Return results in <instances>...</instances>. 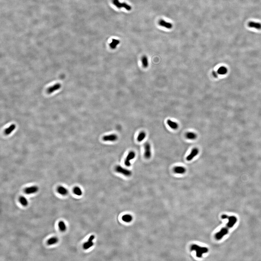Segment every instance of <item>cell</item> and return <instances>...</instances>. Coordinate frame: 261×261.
<instances>
[{
	"label": "cell",
	"mask_w": 261,
	"mask_h": 261,
	"mask_svg": "<svg viewBox=\"0 0 261 261\" xmlns=\"http://www.w3.org/2000/svg\"><path fill=\"white\" fill-rule=\"evenodd\" d=\"M199 152V150L197 148H194L192 149L190 154L186 157L187 161H191L192 160L195 156L198 154Z\"/></svg>",
	"instance_id": "8"
},
{
	"label": "cell",
	"mask_w": 261,
	"mask_h": 261,
	"mask_svg": "<svg viewBox=\"0 0 261 261\" xmlns=\"http://www.w3.org/2000/svg\"><path fill=\"white\" fill-rule=\"evenodd\" d=\"M115 170L116 172L122 174L127 177H130L132 174V172L131 170L123 168L120 165L116 166L115 168Z\"/></svg>",
	"instance_id": "3"
},
{
	"label": "cell",
	"mask_w": 261,
	"mask_h": 261,
	"mask_svg": "<svg viewBox=\"0 0 261 261\" xmlns=\"http://www.w3.org/2000/svg\"><path fill=\"white\" fill-rule=\"evenodd\" d=\"M218 73L215 72V71H213V75L215 77H217L218 76L217 75Z\"/></svg>",
	"instance_id": "28"
},
{
	"label": "cell",
	"mask_w": 261,
	"mask_h": 261,
	"mask_svg": "<svg viewBox=\"0 0 261 261\" xmlns=\"http://www.w3.org/2000/svg\"><path fill=\"white\" fill-rule=\"evenodd\" d=\"M142 64L144 67L146 68L148 66V61L147 57L146 56H143L141 59Z\"/></svg>",
	"instance_id": "24"
},
{
	"label": "cell",
	"mask_w": 261,
	"mask_h": 261,
	"mask_svg": "<svg viewBox=\"0 0 261 261\" xmlns=\"http://www.w3.org/2000/svg\"><path fill=\"white\" fill-rule=\"evenodd\" d=\"M227 69L224 67H221L218 70L217 73H218L219 74H220V75H224V74H226L227 72Z\"/></svg>",
	"instance_id": "25"
},
{
	"label": "cell",
	"mask_w": 261,
	"mask_h": 261,
	"mask_svg": "<svg viewBox=\"0 0 261 261\" xmlns=\"http://www.w3.org/2000/svg\"><path fill=\"white\" fill-rule=\"evenodd\" d=\"M39 188L38 186H34L27 188L24 190V192L27 194H34L37 192L38 191Z\"/></svg>",
	"instance_id": "9"
},
{
	"label": "cell",
	"mask_w": 261,
	"mask_h": 261,
	"mask_svg": "<svg viewBox=\"0 0 261 261\" xmlns=\"http://www.w3.org/2000/svg\"><path fill=\"white\" fill-rule=\"evenodd\" d=\"M173 171L177 174H183L186 172V169L183 166H176L173 169Z\"/></svg>",
	"instance_id": "12"
},
{
	"label": "cell",
	"mask_w": 261,
	"mask_h": 261,
	"mask_svg": "<svg viewBox=\"0 0 261 261\" xmlns=\"http://www.w3.org/2000/svg\"><path fill=\"white\" fill-rule=\"evenodd\" d=\"M16 127L15 125L13 124L11 125L8 128L6 129L4 131V133L6 135H9L11 132H13L15 130Z\"/></svg>",
	"instance_id": "17"
},
{
	"label": "cell",
	"mask_w": 261,
	"mask_h": 261,
	"mask_svg": "<svg viewBox=\"0 0 261 261\" xmlns=\"http://www.w3.org/2000/svg\"><path fill=\"white\" fill-rule=\"evenodd\" d=\"M186 138L189 140H194L197 138V135L193 132H188L186 134Z\"/></svg>",
	"instance_id": "18"
},
{
	"label": "cell",
	"mask_w": 261,
	"mask_h": 261,
	"mask_svg": "<svg viewBox=\"0 0 261 261\" xmlns=\"http://www.w3.org/2000/svg\"><path fill=\"white\" fill-rule=\"evenodd\" d=\"M61 84L60 83H56L54 86H52L48 88L47 90V93L48 94H51L55 91L61 88Z\"/></svg>",
	"instance_id": "11"
},
{
	"label": "cell",
	"mask_w": 261,
	"mask_h": 261,
	"mask_svg": "<svg viewBox=\"0 0 261 261\" xmlns=\"http://www.w3.org/2000/svg\"><path fill=\"white\" fill-rule=\"evenodd\" d=\"M248 26L250 28H254L258 30L261 29V23H260L250 22L248 23Z\"/></svg>",
	"instance_id": "13"
},
{
	"label": "cell",
	"mask_w": 261,
	"mask_h": 261,
	"mask_svg": "<svg viewBox=\"0 0 261 261\" xmlns=\"http://www.w3.org/2000/svg\"><path fill=\"white\" fill-rule=\"evenodd\" d=\"M144 157L146 159H150L152 155L151 147L149 143H146L144 144Z\"/></svg>",
	"instance_id": "6"
},
{
	"label": "cell",
	"mask_w": 261,
	"mask_h": 261,
	"mask_svg": "<svg viewBox=\"0 0 261 261\" xmlns=\"http://www.w3.org/2000/svg\"><path fill=\"white\" fill-rule=\"evenodd\" d=\"M113 3L117 8H124L128 11H130L131 10V7L130 6L125 3H121L119 2V0H113Z\"/></svg>",
	"instance_id": "5"
},
{
	"label": "cell",
	"mask_w": 261,
	"mask_h": 261,
	"mask_svg": "<svg viewBox=\"0 0 261 261\" xmlns=\"http://www.w3.org/2000/svg\"><path fill=\"white\" fill-rule=\"evenodd\" d=\"M136 156V153L134 151H130L128 154L124 161L125 166L129 167L131 165V161L134 159Z\"/></svg>",
	"instance_id": "4"
},
{
	"label": "cell",
	"mask_w": 261,
	"mask_h": 261,
	"mask_svg": "<svg viewBox=\"0 0 261 261\" xmlns=\"http://www.w3.org/2000/svg\"><path fill=\"white\" fill-rule=\"evenodd\" d=\"M103 140L105 141L114 142L118 139V137L115 134H111L105 135L103 137Z\"/></svg>",
	"instance_id": "7"
},
{
	"label": "cell",
	"mask_w": 261,
	"mask_h": 261,
	"mask_svg": "<svg viewBox=\"0 0 261 261\" xmlns=\"http://www.w3.org/2000/svg\"><path fill=\"white\" fill-rule=\"evenodd\" d=\"M191 251H195L196 252V256L200 258L202 257V254L207 253L208 249L206 247H201L196 245H193L191 247Z\"/></svg>",
	"instance_id": "2"
},
{
	"label": "cell",
	"mask_w": 261,
	"mask_h": 261,
	"mask_svg": "<svg viewBox=\"0 0 261 261\" xmlns=\"http://www.w3.org/2000/svg\"><path fill=\"white\" fill-rule=\"evenodd\" d=\"M58 239L56 237L50 238L47 241V244L49 245H52L56 244L58 242Z\"/></svg>",
	"instance_id": "19"
},
{
	"label": "cell",
	"mask_w": 261,
	"mask_h": 261,
	"mask_svg": "<svg viewBox=\"0 0 261 261\" xmlns=\"http://www.w3.org/2000/svg\"><path fill=\"white\" fill-rule=\"evenodd\" d=\"M221 218L224 220L227 219L228 220V222L224 227H223L220 231L215 234V237L217 240H221L224 236L226 235L229 233L230 229L233 227L238 221L237 217L234 215L229 216L224 214L222 215Z\"/></svg>",
	"instance_id": "1"
},
{
	"label": "cell",
	"mask_w": 261,
	"mask_h": 261,
	"mask_svg": "<svg viewBox=\"0 0 261 261\" xmlns=\"http://www.w3.org/2000/svg\"><path fill=\"white\" fill-rule=\"evenodd\" d=\"M94 239V235H92L90 237L88 241L85 243L83 245V248L85 249H87L92 247L93 245V240Z\"/></svg>",
	"instance_id": "10"
},
{
	"label": "cell",
	"mask_w": 261,
	"mask_h": 261,
	"mask_svg": "<svg viewBox=\"0 0 261 261\" xmlns=\"http://www.w3.org/2000/svg\"><path fill=\"white\" fill-rule=\"evenodd\" d=\"M122 220L124 222H131L132 220V217L131 215H124L122 217Z\"/></svg>",
	"instance_id": "26"
},
{
	"label": "cell",
	"mask_w": 261,
	"mask_h": 261,
	"mask_svg": "<svg viewBox=\"0 0 261 261\" xmlns=\"http://www.w3.org/2000/svg\"><path fill=\"white\" fill-rule=\"evenodd\" d=\"M146 134L144 131H142L140 132L138 134V137H137V140L138 142H141L143 141L144 138H146Z\"/></svg>",
	"instance_id": "20"
},
{
	"label": "cell",
	"mask_w": 261,
	"mask_h": 261,
	"mask_svg": "<svg viewBox=\"0 0 261 261\" xmlns=\"http://www.w3.org/2000/svg\"><path fill=\"white\" fill-rule=\"evenodd\" d=\"M167 123L169 127L173 130H176L179 127L178 123L170 119L167 121Z\"/></svg>",
	"instance_id": "15"
},
{
	"label": "cell",
	"mask_w": 261,
	"mask_h": 261,
	"mask_svg": "<svg viewBox=\"0 0 261 261\" xmlns=\"http://www.w3.org/2000/svg\"><path fill=\"white\" fill-rule=\"evenodd\" d=\"M19 200V202L20 204L23 206H27L28 205V202L27 199L25 197H23V196L20 197Z\"/></svg>",
	"instance_id": "22"
},
{
	"label": "cell",
	"mask_w": 261,
	"mask_h": 261,
	"mask_svg": "<svg viewBox=\"0 0 261 261\" xmlns=\"http://www.w3.org/2000/svg\"><path fill=\"white\" fill-rule=\"evenodd\" d=\"M73 192L75 194L78 196H81L82 195V193L81 189L78 187L74 188L73 189Z\"/></svg>",
	"instance_id": "27"
},
{
	"label": "cell",
	"mask_w": 261,
	"mask_h": 261,
	"mask_svg": "<svg viewBox=\"0 0 261 261\" xmlns=\"http://www.w3.org/2000/svg\"><path fill=\"white\" fill-rule=\"evenodd\" d=\"M58 227L61 231L64 232L67 229V227L65 223L63 221H60L58 223Z\"/></svg>",
	"instance_id": "23"
},
{
	"label": "cell",
	"mask_w": 261,
	"mask_h": 261,
	"mask_svg": "<svg viewBox=\"0 0 261 261\" xmlns=\"http://www.w3.org/2000/svg\"><path fill=\"white\" fill-rule=\"evenodd\" d=\"M159 24L161 26L165 27L166 28L169 29L172 28L173 27V25L172 24L170 23L166 22V21H164V20H162L159 21Z\"/></svg>",
	"instance_id": "14"
},
{
	"label": "cell",
	"mask_w": 261,
	"mask_h": 261,
	"mask_svg": "<svg viewBox=\"0 0 261 261\" xmlns=\"http://www.w3.org/2000/svg\"><path fill=\"white\" fill-rule=\"evenodd\" d=\"M57 192L61 195H66L68 193V191L66 188L63 186H59L58 188Z\"/></svg>",
	"instance_id": "16"
},
{
	"label": "cell",
	"mask_w": 261,
	"mask_h": 261,
	"mask_svg": "<svg viewBox=\"0 0 261 261\" xmlns=\"http://www.w3.org/2000/svg\"><path fill=\"white\" fill-rule=\"evenodd\" d=\"M119 43H120L119 40L114 39L112 40V41L110 44V46L111 47V48L114 49L116 48L117 45L119 44Z\"/></svg>",
	"instance_id": "21"
}]
</instances>
